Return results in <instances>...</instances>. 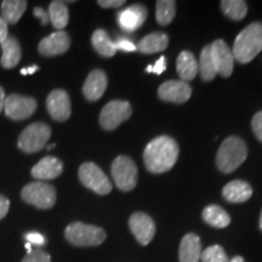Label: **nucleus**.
<instances>
[{
    "label": "nucleus",
    "mask_w": 262,
    "mask_h": 262,
    "mask_svg": "<svg viewBox=\"0 0 262 262\" xmlns=\"http://www.w3.org/2000/svg\"><path fill=\"white\" fill-rule=\"evenodd\" d=\"M179 157V145L170 136H159L146 146L143 162L146 169L152 173L169 171Z\"/></svg>",
    "instance_id": "nucleus-1"
},
{
    "label": "nucleus",
    "mask_w": 262,
    "mask_h": 262,
    "mask_svg": "<svg viewBox=\"0 0 262 262\" xmlns=\"http://www.w3.org/2000/svg\"><path fill=\"white\" fill-rule=\"evenodd\" d=\"M262 51V22H253L238 34L233 44V57L244 64L253 61Z\"/></svg>",
    "instance_id": "nucleus-2"
},
{
    "label": "nucleus",
    "mask_w": 262,
    "mask_h": 262,
    "mask_svg": "<svg viewBox=\"0 0 262 262\" xmlns=\"http://www.w3.org/2000/svg\"><path fill=\"white\" fill-rule=\"evenodd\" d=\"M248 147L241 137L229 136L221 143L216 156V166L221 172L231 173L245 162Z\"/></svg>",
    "instance_id": "nucleus-3"
},
{
    "label": "nucleus",
    "mask_w": 262,
    "mask_h": 262,
    "mask_svg": "<svg viewBox=\"0 0 262 262\" xmlns=\"http://www.w3.org/2000/svg\"><path fill=\"white\" fill-rule=\"evenodd\" d=\"M64 237L75 247H96L106 241L107 234L102 228L97 226L73 222L66 228Z\"/></svg>",
    "instance_id": "nucleus-4"
},
{
    "label": "nucleus",
    "mask_w": 262,
    "mask_h": 262,
    "mask_svg": "<svg viewBox=\"0 0 262 262\" xmlns=\"http://www.w3.org/2000/svg\"><path fill=\"white\" fill-rule=\"evenodd\" d=\"M22 199L35 208L47 210L56 203V189L50 183L35 181L25 186L21 192Z\"/></svg>",
    "instance_id": "nucleus-5"
},
{
    "label": "nucleus",
    "mask_w": 262,
    "mask_h": 262,
    "mask_svg": "<svg viewBox=\"0 0 262 262\" xmlns=\"http://www.w3.org/2000/svg\"><path fill=\"white\" fill-rule=\"evenodd\" d=\"M51 137V129L45 123H33L18 137V148L25 153H37L47 146Z\"/></svg>",
    "instance_id": "nucleus-6"
},
{
    "label": "nucleus",
    "mask_w": 262,
    "mask_h": 262,
    "mask_svg": "<svg viewBox=\"0 0 262 262\" xmlns=\"http://www.w3.org/2000/svg\"><path fill=\"white\" fill-rule=\"evenodd\" d=\"M112 178L117 187L124 192H130L136 187L137 166L129 157L119 156L112 163Z\"/></svg>",
    "instance_id": "nucleus-7"
},
{
    "label": "nucleus",
    "mask_w": 262,
    "mask_h": 262,
    "mask_svg": "<svg viewBox=\"0 0 262 262\" xmlns=\"http://www.w3.org/2000/svg\"><path fill=\"white\" fill-rule=\"evenodd\" d=\"M80 182L86 188L91 189L100 195H106L112 191V183L108 180L107 175L95 163L88 162L81 164L79 171Z\"/></svg>",
    "instance_id": "nucleus-8"
},
{
    "label": "nucleus",
    "mask_w": 262,
    "mask_h": 262,
    "mask_svg": "<svg viewBox=\"0 0 262 262\" xmlns=\"http://www.w3.org/2000/svg\"><path fill=\"white\" fill-rule=\"evenodd\" d=\"M131 114H133V108H131V104L127 101H111L101 111L100 125L104 130L112 131L129 119Z\"/></svg>",
    "instance_id": "nucleus-9"
},
{
    "label": "nucleus",
    "mask_w": 262,
    "mask_h": 262,
    "mask_svg": "<svg viewBox=\"0 0 262 262\" xmlns=\"http://www.w3.org/2000/svg\"><path fill=\"white\" fill-rule=\"evenodd\" d=\"M37 110V101L33 97L11 94L5 98L4 112L12 120H24L32 117Z\"/></svg>",
    "instance_id": "nucleus-10"
},
{
    "label": "nucleus",
    "mask_w": 262,
    "mask_h": 262,
    "mask_svg": "<svg viewBox=\"0 0 262 262\" xmlns=\"http://www.w3.org/2000/svg\"><path fill=\"white\" fill-rule=\"evenodd\" d=\"M210 54L216 73L228 78L233 72L234 57L232 50L222 39H217L210 45Z\"/></svg>",
    "instance_id": "nucleus-11"
},
{
    "label": "nucleus",
    "mask_w": 262,
    "mask_h": 262,
    "mask_svg": "<svg viewBox=\"0 0 262 262\" xmlns=\"http://www.w3.org/2000/svg\"><path fill=\"white\" fill-rule=\"evenodd\" d=\"M129 226L136 241L142 245H148L156 234V224L145 212H134L129 219Z\"/></svg>",
    "instance_id": "nucleus-12"
},
{
    "label": "nucleus",
    "mask_w": 262,
    "mask_h": 262,
    "mask_svg": "<svg viewBox=\"0 0 262 262\" xmlns=\"http://www.w3.org/2000/svg\"><path fill=\"white\" fill-rule=\"evenodd\" d=\"M192 95V88L187 81L168 80L163 83L158 89L160 100L172 103L187 102Z\"/></svg>",
    "instance_id": "nucleus-13"
},
{
    "label": "nucleus",
    "mask_w": 262,
    "mask_h": 262,
    "mask_svg": "<svg viewBox=\"0 0 262 262\" xmlns=\"http://www.w3.org/2000/svg\"><path fill=\"white\" fill-rule=\"evenodd\" d=\"M47 108L50 117L56 122H66L71 117V98L64 90L51 91L47 98Z\"/></svg>",
    "instance_id": "nucleus-14"
},
{
    "label": "nucleus",
    "mask_w": 262,
    "mask_h": 262,
    "mask_svg": "<svg viewBox=\"0 0 262 262\" xmlns=\"http://www.w3.org/2000/svg\"><path fill=\"white\" fill-rule=\"evenodd\" d=\"M71 47V38L67 32L57 31L41 39L38 45V51L42 56L52 57L64 54Z\"/></svg>",
    "instance_id": "nucleus-15"
},
{
    "label": "nucleus",
    "mask_w": 262,
    "mask_h": 262,
    "mask_svg": "<svg viewBox=\"0 0 262 262\" xmlns=\"http://www.w3.org/2000/svg\"><path fill=\"white\" fill-rule=\"evenodd\" d=\"M147 18V9L141 4L127 6L117 14V21L123 31L133 33L145 24Z\"/></svg>",
    "instance_id": "nucleus-16"
},
{
    "label": "nucleus",
    "mask_w": 262,
    "mask_h": 262,
    "mask_svg": "<svg viewBox=\"0 0 262 262\" xmlns=\"http://www.w3.org/2000/svg\"><path fill=\"white\" fill-rule=\"evenodd\" d=\"M107 84L108 78L103 71H91L83 86V94L85 98L90 101V102H95V101L100 100L107 89Z\"/></svg>",
    "instance_id": "nucleus-17"
},
{
    "label": "nucleus",
    "mask_w": 262,
    "mask_h": 262,
    "mask_svg": "<svg viewBox=\"0 0 262 262\" xmlns=\"http://www.w3.org/2000/svg\"><path fill=\"white\" fill-rule=\"evenodd\" d=\"M63 171V164L55 157H45L32 169V176L37 180L56 179Z\"/></svg>",
    "instance_id": "nucleus-18"
},
{
    "label": "nucleus",
    "mask_w": 262,
    "mask_h": 262,
    "mask_svg": "<svg viewBox=\"0 0 262 262\" xmlns=\"http://www.w3.org/2000/svg\"><path fill=\"white\" fill-rule=\"evenodd\" d=\"M202 242L194 233H188L180 243V262H199L202 255Z\"/></svg>",
    "instance_id": "nucleus-19"
},
{
    "label": "nucleus",
    "mask_w": 262,
    "mask_h": 262,
    "mask_svg": "<svg viewBox=\"0 0 262 262\" xmlns=\"http://www.w3.org/2000/svg\"><path fill=\"white\" fill-rule=\"evenodd\" d=\"M222 195L229 203H244L253 195V188L243 180H234L225 186Z\"/></svg>",
    "instance_id": "nucleus-20"
},
{
    "label": "nucleus",
    "mask_w": 262,
    "mask_h": 262,
    "mask_svg": "<svg viewBox=\"0 0 262 262\" xmlns=\"http://www.w3.org/2000/svg\"><path fill=\"white\" fill-rule=\"evenodd\" d=\"M169 45V37L166 33L157 32L143 37L136 45V50L142 54H155L164 51Z\"/></svg>",
    "instance_id": "nucleus-21"
},
{
    "label": "nucleus",
    "mask_w": 262,
    "mask_h": 262,
    "mask_svg": "<svg viewBox=\"0 0 262 262\" xmlns=\"http://www.w3.org/2000/svg\"><path fill=\"white\" fill-rule=\"evenodd\" d=\"M3 56L0 63L4 68H14L21 60V47L15 37H8L2 42Z\"/></svg>",
    "instance_id": "nucleus-22"
},
{
    "label": "nucleus",
    "mask_w": 262,
    "mask_h": 262,
    "mask_svg": "<svg viewBox=\"0 0 262 262\" xmlns=\"http://www.w3.org/2000/svg\"><path fill=\"white\" fill-rule=\"evenodd\" d=\"M176 71L183 81L193 80L198 73V62L191 51H182L176 60Z\"/></svg>",
    "instance_id": "nucleus-23"
},
{
    "label": "nucleus",
    "mask_w": 262,
    "mask_h": 262,
    "mask_svg": "<svg viewBox=\"0 0 262 262\" xmlns=\"http://www.w3.org/2000/svg\"><path fill=\"white\" fill-rule=\"evenodd\" d=\"M91 42L97 54L103 57H113L118 51L114 41L104 29H96L91 37Z\"/></svg>",
    "instance_id": "nucleus-24"
},
{
    "label": "nucleus",
    "mask_w": 262,
    "mask_h": 262,
    "mask_svg": "<svg viewBox=\"0 0 262 262\" xmlns=\"http://www.w3.org/2000/svg\"><path fill=\"white\" fill-rule=\"evenodd\" d=\"M27 9L25 0H4L2 3V17L8 25H16Z\"/></svg>",
    "instance_id": "nucleus-25"
},
{
    "label": "nucleus",
    "mask_w": 262,
    "mask_h": 262,
    "mask_svg": "<svg viewBox=\"0 0 262 262\" xmlns=\"http://www.w3.org/2000/svg\"><path fill=\"white\" fill-rule=\"evenodd\" d=\"M203 220L215 228H226L231 224V216L219 205H209L203 210Z\"/></svg>",
    "instance_id": "nucleus-26"
},
{
    "label": "nucleus",
    "mask_w": 262,
    "mask_h": 262,
    "mask_svg": "<svg viewBox=\"0 0 262 262\" xmlns=\"http://www.w3.org/2000/svg\"><path fill=\"white\" fill-rule=\"evenodd\" d=\"M48 14L52 26L58 31H62L70 21V11L64 2H52L49 6Z\"/></svg>",
    "instance_id": "nucleus-27"
},
{
    "label": "nucleus",
    "mask_w": 262,
    "mask_h": 262,
    "mask_svg": "<svg viewBox=\"0 0 262 262\" xmlns=\"http://www.w3.org/2000/svg\"><path fill=\"white\" fill-rule=\"evenodd\" d=\"M221 9L233 21H241L248 14V4L243 0H224L221 2Z\"/></svg>",
    "instance_id": "nucleus-28"
},
{
    "label": "nucleus",
    "mask_w": 262,
    "mask_h": 262,
    "mask_svg": "<svg viewBox=\"0 0 262 262\" xmlns=\"http://www.w3.org/2000/svg\"><path fill=\"white\" fill-rule=\"evenodd\" d=\"M198 72L204 81H211L216 77V74H217L211 58L210 45H206L202 50L201 60H199L198 63Z\"/></svg>",
    "instance_id": "nucleus-29"
},
{
    "label": "nucleus",
    "mask_w": 262,
    "mask_h": 262,
    "mask_svg": "<svg viewBox=\"0 0 262 262\" xmlns=\"http://www.w3.org/2000/svg\"><path fill=\"white\" fill-rule=\"evenodd\" d=\"M176 14V3L173 0H159L157 2L156 18L159 25L168 26L172 22Z\"/></svg>",
    "instance_id": "nucleus-30"
},
{
    "label": "nucleus",
    "mask_w": 262,
    "mask_h": 262,
    "mask_svg": "<svg viewBox=\"0 0 262 262\" xmlns=\"http://www.w3.org/2000/svg\"><path fill=\"white\" fill-rule=\"evenodd\" d=\"M202 262H228V257L224 248L220 245H211L202 251Z\"/></svg>",
    "instance_id": "nucleus-31"
},
{
    "label": "nucleus",
    "mask_w": 262,
    "mask_h": 262,
    "mask_svg": "<svg viewBox=\"0 0 262 262\" xmlns=\"http://www.w3.org/2000/svg\"><path fill=\"white\" fill-rule=\"evenodd\" d=\"M22 262H51V256L41 249H35L32 250V253L27 254Z\"/></svg>",
    "instance_id": "nucleus-32"
},
{
    "label": "nucleus",
    "mask_w": 262,
    "mask_h": 262,
    "mask_svg": "<svg viewBox=\"0 0 262 262\" xmlns=\"http://www.w3.org/2000/svg\"><path fill=\"white\" fill-rule=\"evenodd\" d=\"M251 127H253V131L256 136V139L262 142V111L261 112H257L253 117V120H251Z\"/></svg>",
    "instance_id": "nucleus-33"
},
{
    "label": "nucleus",
    "mask_w": 262,
    "mask_h": 262,
    "mask_svg": "<svg viewBox=\"0 0 262 262\" xmlns=\"http://www.w3.org/2000/svg\"><path fill=\"white\" fill-rule=\"evenodd\" d=\"M114 44H116L117 50H122V51H135L136 50V45L126 38H118V40L114 42Z\"/></svg>",
    "instance_id": "nucleus-34"
},
{
    "label": "nucleus",
    "mask_w": 262,
    "mask_h": 262,
    "mask_svg": "<svg viewBox=\"0 0 262 262\" xmlns=\"http://www.w3.org/2000/svg\"><path fill=\"white\" fill-rule=\"evenodd\" d=\"M25 238L27 239V243L35 244V245H44L45 244L44 235L38 233V232H29V233L25 234Z\"/></svg>",
    "instance_id": "nucleus-35"
},
{
    "label": "nucleus",
    "mask_w": 262,
    "mask_h": 262,
    "mask_svg": "<svg viewBox=\"0 0 262 262\" xmlns=\"http://www.w3.org/2000/svg\"><path fill=\"white\" fill-rule=\"evenodd\" d=\"M97 4L103 9L110 8H120V6L125 4L124 0H98Z\"/></svg>",
    "instance_id": "nucleus-36"
},
{
    "label": "nucleus",
    "mask_w": 262,
    "mask_h": 262,
    "mask_svg": "<svg viewBox=\"0 0 262 262\" xmlns=\"http://www.w3.org/2000/svg\"><path fill=\"white\" fill-rule=\"evenodd\" d=\"M9 209H10V201L5 195L0 194V220H3V219L8 215Z\"/></svg>",
    "instance_id": "nucleus-37"
},
{
    "label": "nucleus",
    "mask_w": 262,
    "mask_h": 262,
    "mask_svg": "<svg viewBox=\"0 0 262 262\" xmlns=\"http://www.w3.org/2000/svg\"><path fill=\"white\" fill-rule=\"evenodd\" d=\"M34 16L37 18H39L40 19V22H41V25H48L49 24V21H50V18H49V14L47 11H45L44 9H41V8H35L34 9Z\"/></svg>",
    "instance_id": "nucleus-38"
},
{
    "label": "nucleus",
    "mask_w": 262,
    "mask_h": 262,
    "mask_svg": "<svg viewBox=\"0 0 262 262\" xmlns=\"http://www.w3.org/2000/svg\"><path fill=\"white\" fill-rule=\"evenodd\" d=\"M166 70V63H165V57L162 56L158 61L156 62L155 66H152V72L156 74H162L164 71Z\"/></svg>",
    "instance_id": "nucleus-39"
},
{
    "label": "nucleus",
    "mask_w": 262,
    "mask_h": 262,
    "mask_svg": "<svg viewBox=\"0 0 262 262\" xmlns=\"http://www.w3.org/2000/svg\"><path fill=\"white\" fill-rule=\"evenodd\" d=\"M9 37L8 33V24L3 19L2 16H0V44L5 40L6 38Z\"/></svg>",
    "instance_id": "nucleus-40"
},
{
    "label": "nucleus",
    "mask_w": 262,
    "mask_h": 262,
    "mask_svg": "<svg viewBox=\"0 0 262 262\" xmlns=\"http://www.w3.org/2000/svg\"><path fill=\"white\" fill-rule=\"evenodd\" d=\"M5 91L3 89L2 86H0V113L4 111V104H5Z\"/></svg>",
    "instance_id": "nucleus-41"
},
{
    "label": "nucleus",
    "mask_w": 262,
    "mask_h": 262,
    "mask_svg": "<svg viewBox=\"0 0 262 262\" xmlns=\"http://www.w3.org/2000/svg\"><path fill=\"white\" fill-rule=\"evenodd\" d=\"M26 70H27V74H34L35 72L39 70V67H38V66H32V67L26 68Z\"/></svg>",
    "instance_id": "nucleus-42"
},
{
    "label": "nucleus",
    "mask_w": 262,
    "mask_h": 262,
    "mask_svg": "<svg viewBox=\"0 0 262 262\" xmlns=\"http://www.w3.org/2000/svg\"><path fill=\"white\" fill-rule=\"evenodd\" d=\"M228 262H244V258L242 256H234L232 260H229Z\"/></svg>",
    "instance_id": "nucleus-43"
},
{
    "label": "nucleus",
    "mask_w": 262,
    "mask_h": 262,
    "mask_svg": "<svg viewBox=\"0 0 262 262\" xmlns=\"http://www.w3.org/2000/svg\"><path fill=\"white\" fill-rule=\"evenodd\" d=\"M26 249H27V251H28V254L29 253H32V244L31 243H26Z\"/></svg>",
    "instance_id": "nucleus-44"
},
{
    "label": "nucleus",
    "mask_w": 262,
    "mask_h": 262,
    "mask_svg": "<svg viewBox=\"0 0 262 262\" xmlns=\"http://www.w3.org/2000/svg\"><path fill=\"white\" fill-rule=\"evenodd\" d=\"M55 146H56V145H55V143H54V145L47 146V148H48V150H50V149H52V148H55Z\"/></svg>",
    "instance_id": "nucleus-45"
},
{
    "label": "nucleus",
    "mask_w": 262,
    "mask_h": 262,
    "mask_svg": "<svg viewBox=\"0 0 262 262\" xmlns=\"http://www.w3.org/2000/svg\"><path fill=\"white\" fill-rule=\"evenodd\" d=\"M21 74H24V75L27 74V70H26V68H22V70H21Z\"/></svg>",
    "instance_id": "nucleus-46"
},
{
    "label": "nucleus",
    "mask_w": 262,
    "mask_h": 262,
    "mask_svg": "<svg viewBox=\"0 0 262 262\" xmlns=\"http://www.w3.org/2000/svg\"><path fill=\"white\" fill-rule=\"evenodd\" d=\"M146 72H148V73L149 72H152V66H148V67L146 68Z\"/></svg>",
    "instance_id": "nucleus-47"
},
{
    "label": "nucleus",
    "mask_w": 262,
    "mask_h": 262,
    "mask_svg": "<svg viewBox=\"0 0 262 262\" xmlns=\"http://www.w3.org/2000/svg\"><path fill=\"white\" fill-rule=\"evenodd\" d=\"M260 228L262 231V211H261V215H260Z\"/></svg>",
    "instance_id": "nucleus-48"
}]
</instances>
